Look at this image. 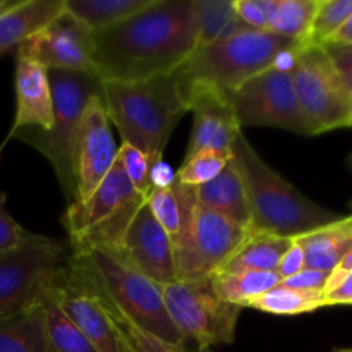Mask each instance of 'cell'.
<instances>
[{
    "label": "cell",
    "instance_id": "8fae6325",
    "mask_svg": "<svg viewBox=\"0 0 352 352\" xmlns=\"http://www.w3.org/2000/svg\"><path fill=\"white\" fill-rule=\"evenodd\" d=\"M69 254L64 241L40 234L0 254V322L31 311Z\"/></svg>",
    "mask_w": 352,
    "mask_h": 352
},
{
    "label": "cell",
    "instance_id": "836d02e7",
    "mask_svg": "<svg viewBox=\"0 0 352 352\" xmlns=\"http://www.w3.org/2000/svg\"><path fill=\"white\" fill-rule=\"evenodd\" d=\"M323 294H325V306H351L352 272L346 275H329Z\"/></svg>",
    "mask_w": 352,
    "mask_h": 352
},
{
    "label": "cell",
    "instance_id": "7402d4cb",
    "mask_svg": "<svg viewBox=\"0 0 352 352\" xmlns=\"http://www.w3.org/2000/svg\"><path fill=\"white\" fill-rule=\"evenodd\" d=\"M294 237H282L251 230L239 250L229 258L219 272H277L282 256L292 246Z\"/></svg>",
    "mask_w": 352,
    "mask_h": 352
},
{
    "label": "cell",
    "instance_id": "ba28073f",
    "mask_svg": "<svg viewBox=\"0 0 352 352\" xmlns=\"http://www.w3.org/2000/svg\"><path fill=\"white\" fill-rule=\"evenodd\" d=\"M181 229L172 239L177 280L208 278L229 261L251 230L196 203L195 188L175 181Z\"/></svg>",
    "mask_w": 352,
    "mask_h": 352
},
{
    "label": "cell",
    "instance_id": "c3c4849f",
    "mask_svg": "<svg viewBox=\"0 0 352 352\" xmlns=\"http://www.w3.org/2000/svg\"><path fill=\"white\" fill-rule=\"evenodd\" d=\"M351 168H352V165H351Z\"/></svg>",
    "mask_w": 352,
    "mask_h": 352
},
{
    "label": "cell",
    "instance_id": "d4e9b609",
    "mask_svg": "<svg viewBox=\"0 0 352 352\" xmlns=\"http://www.w3.org/2000/svg\"><path fill=\"white\" fill-rule=\"evenodd\" d=\"M0 352H54L48 344L40 306L0 322Z\"/></svg>",
    "mask_w": 352,
    "mask_h": 352
},
{
    "label": "cell",
    "instance_id": "d6a6232c",
    "mask_svg": "<svg viewBox=\"0 0 352 352\" xmlns=\"http://www.w3.org/2000/svg\"><path fill=\"white\" fill-rule=\"evenodd\" d=\"M117 160L122 165L124 172H126L127 179L131 181V184L134 186L138 192L146 198L151 192L150 186V160H148L146 155L143 151H140L138 148L131 146V144L122 143L120 148L117 150Z\"/></svg>",
    "mask_w": 352,
    "mask_h": 352
},
{
    "label": "cell",
    "instance_id": "4dcf8cb0",
    "mask_svg": "<svg viewBox=\"0 0 352 352\" xmlns=\"http://www.w3.org/2000/svg\"><path fill=\"white\" fill-rule=\"evenodd\" d=\"M352 16V0H318L309 45H325Z\"/></svg>",
    "mask_w": 352,
    "mask_h": 352
},
{
    "label": "cell",
    "instance_id": "2e32d148",
    "mask_svg": "<svg viewBox=\"0 0 352 352\" xmlns=\"http://www.w3.org/2000/svg\"><path fill=\"white\" fill-rule=\"evenodd\" d=\"M119 254L134 270L160 287L177 282L174 244L146 203L131 222Z\"/></svg>",
    "mask_w": 352,
    "mask_h": 352
},
{
    "label": "cell",
    "instance_id": "ffe728a7",
    "mask_svg": "<svg viewBox=\"0 0 352 352\" xmlns=\"http://www.w3.org/2000/svg\"><path fill=\"white\" fill-rule=\"evenodd\" d=\"M65 10V0H17L0 14V55L19 47Z\"/></svg>",
    "mask_w": 352,
    "mask_h": 352
},
{
    "label": "cell",
    "instance_id": "52a82bcc",
    "mask_svg": "<svg viewBox=\"0 0 352 352\" xmlns=\"http://www.w3.org/2000/svg\"><path fill=\"white\" fill-rule=\"evenodd\" d=\"M146 203L134 189L122 165L116 160L112 170L86 201L69 203L64 213L71 253L107 250L120 253L124 237L141 206Z\"/></svg>",
    "mask_w": 352,
    "mask_h": 352
},
{
    "label": "cell",
    "instance_id": "60d3db41",
    "mask_svg": "<svg viewBox=\"0 0 352 352\" xmlns=\"http://www.w3.org/2000/svg\"><path fill=\"white\" fill-rule=\"evenodd\" d=\"M329 43H352V16L344 23V26L333 34L332 40H330Z\"/></svg>",
    "mask_w": 352,
    "mask_h": 352
},
{
    "label": "cell",
    "instance_id": "5bb4252c",
    "mask_svg": "<svg viewBox=\"0 0 352 352\" xmlns=\"http://www.w3.org/2000/svg\"><path fill=\"white\" fill-rule=\"evenodd\" d=\"M17 55L45 69L96 72L95 33L67 10L19 45Z\"/></svg>",
    "mask_w": 352,
    "mask_h": 352
},
{
    "label": "cell",
    "instance_id": "30bf717a",
    "mask_svg": "<svg viewBox=\"0 0 352 352\" xmlns=\"http://www.w3.org/2000/svg\"><path fill=\"white\" fill-rule=\"evenodd\" d=\"M308 136L352 127V96L322 45H306L291 72Z\"/></svg>",
    "mask_w": 352,
    "mask_h": 352
},
{
    "label": "cell",
    "instance_id": "603a6c76",
    "mask_svg": "<svg viewBox=\"0 0 352 352\" xmlns=\"http://www.w3.org/2000/svg\"><path fill=\"white\" fill-rule=\"evenodd\" d=\"M267 31L309 45L318 0H260Z\"/></svg>",
    "mask_w": 352,
    "mask_h": 352
},
{
    "label": "cell",
    "instance_id": "9c48e42d",
    "mask_svg": "<svg viewBox=\"0 0 352 352\" xmlns=\"http://www.w3.org/2000/svg\"><path fill=\"white\" fill-rule=\"evenodd\" d=\"M76 254L88 260L109 298L134 327L177 352H191V346L168 315L160 285L148 280L113 251L91 250Z\"/></svg>",
    "mask_w": 352,
    "mask_h": 352
},
{
    "label": "cell",
    "instance_id": "e0dca14e",
    "mask_svg": "<svg viewBox=\"0 0 352 352\" xmlns=\"http://www.w3.org/2000/svg\"><path fill=\"white\" fill-rule=\"evenodd\" d=\"M186 103L195 113V126L186 157L201 150L232 155V144L241 134V126L227 96L213 91H199L189 96Z\"/></svg>",
    "mask_w": 352,
    "mask_h": 352
},
{
    "label": "cell",
    "instance_id": "f546056e",
    "mask_svg": "<svg viewBox=\"0 0 352 352\" xmlns=\"http://www.w3.org/2000/svg\"><path fill=\"white\" fill-rule=\"evenodd\" d=\"M230 158L232 155L219 153L213 150L198 151V153L184 158L181 168L175 172V181L182 186L198 188V186L213 181L227 167Z\"/></svg>",
    "mask_w": 352,
    "mask_h": 352
},
{
    "label": "cell",
    "instance_id": "74e56055",
    "mask_svg": "<svg viewBox=\"0 0 352 352\" xmlns=\"http://www.w3.org/2000/svg\"><path fill=\"white\" fill-rule=\"evenodd\" d=\"M329 275L330 274L313 270V268H302L301 272H298L292 277L284 278L280 284L285 285V287L299 289V291H323L327 280H329Z\"/></svg>",
    "mask_w": 352,
    "mask_h": 352
},
{
    "label": "cell",
    "instance_id": "484cf974",
    "mask_svg": "<svg viewBox=\"0 0 352 352\" xmlns=\"http://www.w3.org/2000/svg\"><path fill=\"white\" fill-rule=\"evenodd\" d=\"M151 2L153 0H65V10L96 33L129 19Z\"/></svg>",
    "mask_w": 352,
    "mask_h": 352
},
{
    "label": "cell",
    "instance_id": "8992f818",
    "mask_svg": "<svg viewBox=\"0 0 352 352\" xmlns=\"http://www.w3.org/2000/svg\"><path fill=\"white\" fill-rule=\"evenodd\" d=\"M48 81L54 103L52 129H19L17 136L45 155L54 168L57 181L69 203L74 201V140L85 107L95 95L103 96V79L96 72L48 69Z\"/></svg>",
    "mask_w": 352,
    "mask_h": 352
},
{
    "label": "cell",
    "instance_id": "4316f807",
    "mask_svg": "<svg viewBox=\"0 0 352 352\" xmlns=\"http://www.w3.org/2000/svg\"><path fill=\"white\" fill-rule=\"evenodd\" d=\"M50 284V282H48ZM38 306L43 311L45 332H47L48 344L54 352H100L89 342L88 337L65 316V313L58 308L54 296L48 291V285L38 298Z\"/></svg>",
    "mask_w": 352,
    "mask_h": 352
},
{
    "label": "cell",
    "instance_id": "44dd1931",
    "mask_svg": "<svg viewBox=\"0 0 352 352\" xmlns=\"http://www.w3.org/2000/svg\"><path fill=\"white\" fill-rule=\"evenodd\" d=\"M305 253V267L330 274L352 250V215L294 237Z\"/></svg>",
    "mask_w": 352,
    "mask_h": 352
},
{
    "label": "cell",
    "instance_id": "7a4b0ae2",
    "mask_svg": "<svg viewBox=\"0 0 352 352\" xmlns=\"http://www.w3.org/2000/svg\"><path fill=\"white\" fill-rule=\"evenodd\" d=\"M58 308L100 352L175 351L146 336L109 298L82 254L71 253L48 284Z\"/></svg>",
    "mask_w": 352,
    "mask_h": 352
},
{
    "label": "cell",
    "instance_id": "9a60e30c",
    "mask_svg": "<svg viewBox=\"0 0 352 352\" xmlns=\"http://www.w3.org/2000/svg\"><path fill=\"white\" fill-rule=\"evenodd\" d=\"M110 119L102 95H95L85 107L74 140V201H86L117 160Z\"/></svg>",
    "mask_w": 352,
    "mask_h": 352
},
{
    "label": "cell",
    "instance_id": "3957f363",
    "mask_svg": "<svg viewBox=\"0 0 352 352\" xmlns=\"http://www.w3.org/2000/svg\"><path fill=\"white\" fill-rule=\"evenodd\" d=\"M103 103L122 143L143 151L150 164L164 158L172 133L189 112L174 74L144 81H103Z\"/></svg>",
    "mask_w": 352,
    "mask_h": 352
},
{
    "label": "cell",
    "instance_id": "f1b7e54d",
    "mask_svg": "<svg viewBox=\"0 0 352 352\" xmlns=\"http://www.w3.org/2000/svg\"><path fill=\"white\" fill-rule=\"evenodd\" d=\"M325 306L323 291H299L278 284L260 298L253 299L248 308L270 313L275 316H296L316 311Z\"/></svg>",
    "mask_w": 352,
    "mask_h": 352
},
{
    "label": "cell",
    "instance_id": "d590c367",
    "mask_svg": "<svg viewBox=\"0 0 352 352\" xmlns=\"http://www.w3.org/2000/svg\"><path fill=\"white\" fill-rule=\"evenodd\" d=\"M31 232L24 230L9 213L0 208V254L14 250L30 237Z\"/></svg>",
    "mask_w": 352,
    "mask_h": 352
},
{
    "label": "cell",
    "instance_id": "7c38bea8",
    "mask_svg": "<svg viewBox=\"0 0 352 352\" xmlns=\"http://www.w3.org/2000/svg\"><path fill=\"white\" fill-rule=\"evenodd\" d=\"M162 289L168 315L189 346L206 349L234 342L243 308L222 301L213 292L210 277L177 280Z\"/></svg>",
    "mask_w": 352,
    "mask_h": 352
},
{
    "label": "cell",
    "instance_id": "ee69618b",
    "mask_svg": "<svg viewBox=\"0 0 352 352\" xmlns=\"http://www.w3.org/2000/svg\"><path fill=\"white\" fill-rule=\"evenodd\" d=\"M131 352H177V351H131Z\"/></svg>",
    "mask_w": 352,
    "mask_h": 352
},
{
    "label": "cell",
    "instance_id": "4fadbf2b",
    "mask_svg": "<svg viewBox=\"0 0 352 352\" xmlns=\"http://www.w3.org/2000/svg\"><path fill=\"white\" fill-rule=\"evenodd\" d=\"M226 96L241 129L246 126H272L306 134L291 74L268 69L226 93Z\"/></svg>",
    "mask_w": 352,
    "mask_h": 352
},
{
    "label": "cell",
    "instance_id": "bcb514c9",
    "mask_svg": "<svg viewBox=\"0 0 352 352\" xmlns=\"http://www.w3.org/2000/svg\"><path fill=\"white\" fill-rule=\"evenodd\" d=\"M349 164H351V165H352V157H351V158H349Z\"/></svg>",
    "mask_w": 352,
    "mask_h": 352
},
{
    "label": "cell",
    "instance_id": "1f68e13d",
    "mask_svg": "<svg viewBox=\"0 0 352 352\" xmlns=\"http://www.w3.org/2000/svg\"><path fill=\"white\" fill-rule=\"evenodd\" d=\"M146 205L150 206L151 213L160 222V226L167 230L170 239H174L181 229V206L174 188L151 191L146 196Z\"/></svg>",
    "mask_w": 352,
    "mask_h": 352
},
{
    "label": "cell",
    "instance_id": "b9f144b4",
    "mask_svg": "<svg viewBox=\"0 0 352 352\" xmlns=\"http://www.w3.org/2000/svg\"><path fill=\"white\" fill-rule=\"evenodd\" d=\"M351 272H352V250L342 258V260H340V263L330 272V275H346V274H351Z\"/></svg>",
    "mask_w": 352,
    "mask_h": 352
},
{
    "label": "cell",
    "instance_id": "277c9868",
    "mask_svg": "<svg viewBox=\"0 0 352 352\" xmlns=\"http://www.w3.org/2000/svg\"><path fill=\"white\" fill-rule=\"evenodd\" d=\"M232 158L246 184L251 206V230L298 237L342 219L339 213L306 198L265 164L243 133L234 141Z\"/></svg>",
    "mask_w": 352,
    "mask_h": 352
},
{
    "label": "cell",
    "instance_id": "ab89813d",
    "mask_svg": "<svg viewBox=\"0 0 352 352\" xmlns=\"http://www.w3.org/2000/svg\"><path fill=\"white\" fill-rule=\"evenodd\" d=\"M175 184V172L167 162L162 158L151 164L150 167V186L151 191H158V189H170Z\"/></svg>",
    "mask_w": 352,
    "mask_h": 352
},
{
    "label": "cell",
    "instance_id": "7dc6e473",
    "mask_svg": "<svg viewBox=\"0 0 352 352\" xmlns=\"http://www.w3.org/2000/svg\"><path fill=\"white\" fill-rule=\"evenodd\" d=\"M0 208H2V205H0Z\"/></svg>",
    "mask_w": 352,
    "mask_h": 352
},
{
    "label": "cell",
    "instance_id": "7bdbcfd3",
    "mask_svg": "<svg viewBox=\"0 0 352 352\" xmlns=\"http://www.w3.org/2000/svg\"><path fill=\"white\" fill-rule=\"evenodd\" d=\"M16 2L17 0H0V14L9 9V7H12Z\"/></svg>",
    "mask_w": 352,
    "mask_h": 352
},
{
    "label": "cell",
    "instance_id": "5b68a950",
    "mask_svg": "<svg viewBox=\"0 0 352 352\" xmlns=\"http://www.w3.org/2000/svg\"><path fill=\"white\" fill-rule=\"evenodd\" d=\"M305 45L270 31L248 30L227 40L201 45L174 72L184 102L195 93L226 95L248 79L268 71L278 52Z\"/></svg>",
    "mask_w": 352,
    "mask_h": 352
},
{
    "label": "cell",
    "instance_id": "f35d334b",
    "mask_svg": "<svg viewBox=\"0 0 352 352\" xmlns=\"http://www.w3.org/2000/svg\"><path fill=\"white\" fill-rule=\"evenodd\" d=\"M305 267V253H302V248L299 246L298 241H292V246L289 248L287 253L282 256L280 263L277 267V275L284 280V278L292 277L298 272H301Z\"/></svg>",
    "mask_w": 352,
    "mask_h": 352
},
{
    "label": "cell",
    "instance_id": "cb8c5ba5",
    "mask_svg": "<svg viewBox=\"0 0 352 352\" xmlns=\"http://www.w3.org/2000/svg\"><path fill=\"white\" fill-rule=\"evenodd\" d=\"M212 289L222 301L248 308L253 299L260 298L282 282L277 272H217L210 277Z\"/></svg>",
    "mask_w": 352,
    "mask_h": 352
},
{
    "label": "cell",
    "instance_id": "83f0119b",
    "mask_svg": "<svg viewBox=\"0 0 352 352\" xmlns=\"http://www.w3.org/2000/svg\"><path fill=\"white\" fill-rule=\"evenodd\" d=\"M199 47L227 40L248 31L234 10L232 0H192Z\"/></svg>",
    "mask_w": 352,
    "mask_h": 352
},
{
    "label": "cell",
    "instance_id": "f6af8a7d",
    "mask_svg": "<svg viewBox=\"0 0 352 352\" xmlns=\"http://www.w3.org/2000/svg\"><path fill=\"white\" fill-rule=\"evenodd\" d=\"M333 352H352V347H349V349H336Z\"/></svg>",
    "mask_w": 352,
    "mask_h": 352
},
{
    "label": "cell",
    "instance_id": "ac0fdd59",
    "mask_svg": "<svg viewBox=\"0 0 352 352\" xmlns=\"http://www.w3.org/2000/svg\"><path fill=\"white\" fill-rule=\"evenodd\" d=\"M16 119L10 133L19 129H40L48 133L54 120V103L48 69L26 57L16 60Z\"/></svg>",
    "mask_w": 352,
    "mask_h": 352
},
{
    "label": "cell",
    "instance_id": "6da1fadb",
    "mask_svg": "<svg viewBox=\"0 0 352 352\" xmlns=\"http://www.w3.org/2000/svg\"><path fill=\"white\" fill-rule=\"evenodd\" d=\"M199 47L192 0H153L129 19L95 33V69L103 81L170 76Z\"/></svg>",
    "mask_w": 352,
    "mask_h": 352
},
{
    "label": "cell",
    "instance_id": "e575fe53",
    "mask_svg": "<svg viewBox=\"0 0 352 352\" xmlns=\"http://www.w3.org/2000/svg\"><path fill=\"white\" fill-rule=\"evenodd\" d=\"M232 6L248 30L267 31V16L260 0H232Z\"/></svg>",
    "mask_w": 352,
    "mask_h": 352
},
{
    "label": "cell",
    "instance_id": "8d00e7d4",
    "mask_svg": "<svg viewBox=\"0 0 352 352\" xmlns=\"http://www.w3.org/2000/svg\"><path fill=\"white\" fill-rule=\"evenodd\" d=\"M333 65L339 71L340 78L346 82L352 96V43H327L322 45Z\"/></svg>",
    "mask_w": 352,
    "mask_h": 352
},
{
    "label": "cell",
    "instance_id": "d6986e66",
    "mask_svg": "<svg viewBox=\"0 0 352 352\" xmlns=\"http://www.w3.org/2000/svg\"><path fill=\"white\" fill-rule=\"evenodd\" d=\"M195 198L203 208L220 213L251 230V206L246 184L234 158H230L227 167L213 181L195 188Z\"/></svg>",
    "mask_w": 352,
    "mask_h": 352
}]
</instances>
